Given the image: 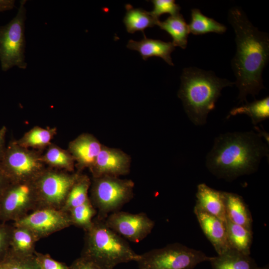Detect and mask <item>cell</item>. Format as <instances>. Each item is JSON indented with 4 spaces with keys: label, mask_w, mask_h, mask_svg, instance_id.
Segmentation results:
<instances>
[{
    "label": "cell",
    "mask_w": 269,
    "mask_h": 269,
    "mask_svg": "<svg viewBox=\"0 0 269 269\" xmlns=\"http://www.w3.org/2000/svg\"><path fill=\"white\" fill-rule=\"evenodd\" d=\"M228 20L235 34L236 52L231 65L238 99L239 103H247L248 95L255 97L264 88L262 73L269 59V37L254 26L239 7L229 10Z\"/></svg>",
    "instance_id": "1"
},
{
    "label": "cell",
    "mask_w": 269,
    "mask_h": 269,
    "mask_svg": "<svg viewBox=\"0 0 269 269\" xmlns=\"http://www.w3.org/2000/svg\"><path fill=\"white\" fill-rule=\"evenodd\" d=\"M269 155V145L258 133H226L215 137L205 164L217 178L232 181L255 172L262 158Z\"/></svg>",
    "instance_id": "2"
},
{
    "label": "cell",
    "mask_w": 269,
    "mask_h": 269,
    "mask_svg": "<svg viewBox=\"0 0 269 269\" xmlns=\"http://www.w3.org/2000/svg\"><path fill=\"white\" fill-rule=\"evenodd\" d=\"M180 79L178 97L188 118L197 126L207 123L208 115L215 109L222 90L235 84L217 77L211 71L195 67L184 68Z\"/></svg>",
    "instance_id": "3"
},
{
    "label": "cell",
    "mask_w": 269,
    "mask_h": 269,
    "mask_svg": "<svg viewBox=\"0 0 269 269\" xmlns=\"http://www.w3.org/2000/svg\"><path fill=\"white\" fill-rule=\"evenodd\" d=\"M105 221L97 217L86 230L85 245L81 256L103 269H113L121 263L136 262L139 255L120 235L109 228Z\"/></svg>",
    "instance_id": "4"
},
{
    "label": "cell",
    "mask_w": 269,
    "mask_h": 269,
    "mask_svg": "<svg viewBox=\"0 0 269 269\" xmlns=\"http://www.w3.org/2000/svg\"><path fill=\"white\" fill-rule=\"evenodd\" d=\"M211 258L201 251L175 243L139 255L136 262L138 269H193Z\"/></svg>",
    "instance_id": "5"
},
{
    "label": "cell",
    "mask_w": 269,
    "mask_h": 269,
    "mask_svg": "<svg viewBox=\"0 0 269 269\" xmlns=\"http://www.w3.org/2000/svg\"><path fill=\"white\" fill-rule=\"evenodd\" d=\"M134 183L131 179L103 176L93 178L91 203L98 210L97 218L105 220L120 209L134 196Z\"/></svg>",
    "instance_id": "6"
},
{
    "label": "cell",
    "mask_w": 269,
    "mask_h": 269,
    "mask_svg": "<svg viewBox=\"0 0 269 269\" xmlns=\"http://www.w3.org/2000/svg\"><path fill=\"white\" fill-rule=\"evenodd\" d=\"M26 1L20 0L16 15L7 24L0 26V62L3 71L14 66L22 69L27 67L24 55Z\"/></svg>",
    "instance_id": "7"
},
{
    "label": "cell",
    "mask_w": 269,
    "mask_h": 269,
    "mask_svg": "<svg viewBox=\"0 0 269 269\" xmlns=\"http://www.w3.org/2000/svg\"><path fill=\"white\" fill-rule=\"evenodd\" d=\"M39 151L22 147L10 141L0 162V169L10 183L35 180L46 168Z\"/></svg>",
    "instance_id": "8"
},
{
    "label": "cell",
    "mask_w": 269,
    "mask_h": 269,
    "mask_svg": "<svg viewBox=\"0 0 269 269\" xmlns=\"http://www.w3.org/2000/svg\"><path fill=\"white\" fill-rule=\"evenodd\" d=\"M80 174L78 171L69 174L47 167L34 181L37 199L53 205L65 201Z\"/></svg>",
    "instance_id": "9"
},
{
    "label": "cell",
    "mask_w": 269,
    "mask_h": 269,
    "mask_svg": "<svg viewBox=\"0 0 269 269\" xmlns=\"http://www.w3.org/2000/svg\"><path fill=\"white\" fill-rule=\"evenodd\" d=\"M106 225L113 231L134 243H139L152 231L155 223L143 212L132 214L118 211L105 219Z\"/></svg>",
    "instance_id": "10"
},
{
    "label": "cell",
    "mask_w": 269,
    "mask_h": 269,
    "mask_svg": "<svg viewBox=\"0 0 269 269\" xmlns=\"http://www.w3.org/2000/svg\"><path fill=\"white\" fill-rule=\"evenodd\" d=\"M72 223L71 217L63 212L53 209H44L19 220L16 225L33 234L46 235L67 227Z\"/></svg>",
    "instance_id": "11"
},
{
    "label": "cell",
    "mask_w": 269,
    "mask_h": 269,
    "mask_svg": "<svg viewBox=\"0 0 269 269\" xmlns=\"http://www.w3.org/2000/svg\"><path fill=\"white\" fill-rule=\"evenodd\" d=\"M131 156L120 149L102 145L95 162L89 169L93 178L103 176L119 177L129 173Z\"/></svg>",
    "instance_id": "12"
},
{
    "label": "cell",
    "mask_w": 269,
    "mask_h": 269,
    "mask_svg": "<svg viewBox=\"0 0 269 269\" xmlns=\"http://www.w3.org/2000/svg\"><path fill=\"white\" fill-rule=\"evenodd\" d=\"M34 181L9 184L0 199L1 211L5 216L14 215L33 200L37 199Z\"/></svg>",
    "instance_id": "13"
},
{
    "label": "cell",
    "mask_w": 269,
    "mask_h": 269,
    "mask_svg": "<svg viewBox=\"0 0 269 269\" xmlns=\"http://www.w3.org/2000/svg\"><path fill=\"white\" fill-rule=\"evenodd\" d=\"M102 145L95 136L89 133L81 134L69 142L67 150L75 160L78 171L93 166Z\"/></svg>",
    "instance_id": "14"
},
{
    "label": "cell",
    "mask_w": 269,
    "mask_h": 269,
    "mask_svg": "<svg viewBox=\"0 0 269 269\" xmlns=\"http://www.w3.org/2000/svg\"><path fill=\"white\" fill-rule=\"evenodd\" d=\"M194 212L203 232L214 247L218 255L230 249L227 236L226 224L196 205Z\"/></svg>",
    "instance_id": "15"
},
{
    "label": "cell",
    "mask_w": 269,
    "mask_h": 269,
    "mask_svg": "<svg viewBox=\"0 0 269 269\" xmlns=\"http://www.w3.org/2000/svg\"><path fill=\"white\" fill-rule=\"evenodd\" d=\"M143 36V38L138 41L129 40L127 47L138 51L144 60L156 56L162 58L169 65H174L171 54L175 50V46L172 42L148 38L144 34Z\"/></svg>",
    "instance_id": "16"
},
{
    "label": "cell",
    "mask_w": 269,
    "mask_h": 269,
    "mask_svg": "<svg viewBox=\"0 0 269 269\" xmlns=\"http://www.w3.org/2000/svg\"><path fill=\"white\" fill-rule=\"evenodd\" d=\"M196 197V206L226 224L223 191L211 188L205 183H200L197 185Z\"/></svg>",
    "instance_id": "17"
},
{
    "label": "cell",
    "mask_w": 269,
    "mask_h": 269,
    "mask_svg": "<svg viewBox=\"0 0 269 269\" xmlns=\"http://www.w3.org/2000/svg\"><path fill=\"white\" fill-rule=\"evenodd\" d=\"M226 218L232 222L252 231L253 219L243 197L232 192L223 191Z\"/></svg>",
    "instance_id": "18"
},
{
    "label": "cell",
    "mask_w": 269,
    "mask_h": 269,
    "mask_svg": "<svg viewBox=\"0 0 269 269\" xmlns=\"http://www.w3.org/2000/svg\"><path fill=\"white\" fill-rule=\"evenodd\" d=\"M212 269H269L260 267L250 255L230 249L217 256L211 257L209 262Z\"/></svg>",
    "instance_id": "19"
},
{
    "label": "cell",
    "mask_w": 269,
    "mask_h": 269,
    "mask_svg": "<svg viewBox=\"0 0 269 269\" xmlns=\"http://www.w3.org/2000/svg\"><path fill=\"white\" fill-rule=\"evenodd\" d=\"M56 134L55 127L43 128L35 126L14 141L22 147L40 151L47 148Z\"/></svg>",
    "instance_id": "20"
},
{
    "label": "cell",
    "mask_w": 269,
    "mask_h": 269,
    "mask_svg": "<svg viewBox=\"0 0 269 269\" xmlns=\"http://www.w3.org/2000/svg\"><path fill=\"white\" fill-rule=\"evenodd\" d=\"M159 27L167 32L172 38L174 46L185 49L187 45L189 34L188 24L180 13L170 15L163 21L158 20L156 24Z\"/></svg>",
    "instance_id": "21"
},
{
    "label": "cell",
    "mask_w": 269,
    "mask_h": 269,
    "mask_svg": "<svg viewBox=\"0 0 269 269\" xmlns=\"http://www.w3.org/2000/svg\"><path fill=\"white\" fill-rule=\"evenodd\" d=\"M125 7L126 13L123 22L127 31L130 33L140 31L144 34L145 29L154 26L159 20L154 18L149 11L141 8H134L129 4H126Z\"/></svg>",
    "instance_id": "22"
},
{
    "label": "cell",
    "mask_w": 269,
    "mask_h": 269,
    "mask_svg": "<svg viewBox=\"0 0 269 269\" xmlns=\"http://www.w3.org/2000/svg\"><path fill=\"white\" fill-rule=\"evenodd\" d=\"M227 239L231 249L250 255L253 231L235 224L228 218L226 225Z\"/></svg>",
    "instance_id": "23"
},
{
    "label": "cell",
    "mask_w": 269,
    "mask_h": 269,
    "mask_svg": "<svg viewBox=\"0 0 269 269\" xmlns=\"http://www.w3.org/2000/svg\"><path fill=\"white\" fill-rule=\"evenodd\" d=\"M42 159L46 166L57 170L71 172L75 166V160L69 151L53 143L42 154Z\"/></svg>",
    "instance_id": "24"
},
{
    "label": "cell",
    "mask_w": 269,
    "mask_h": 269,
    "mask_svg": "<svg viewBox=\"0 0 269 269\" xmlns=\"http://www.w3.org/2000/svg\"><path fill=\"white\" fill-rule=\"evenodd\" d=\"M245 114L248 116L252 120L255 126L258 123L269 118V97L261 100H255L252 102H247L241 106L233 108L227 119L237 115Z\"/></svg>",
    "instance_id": "25"
},
{
    "label": "cell",
    "mask_w": 269,
    "mask_h": 269,
    "mask_svg": "<svg viewBox=\"0 0 269 269\" xmlns=\"http://www.w3.org/2000/svg\"><path fill=\"white\" fill-rule=\"evenodd\" d=\"M188 28L189 32L194 35H202L210 32L222 34L227 30L225 25L204 15L198 8L191 10V21Z\"/></svg>",
    "instance_id": "26"
},
{
    "label": "cell",
    "mask_w": 269,
    "mask_h": 269,
    "mask_svg": "<svg viewBox=\"0 0 269 269\" xmlns=\"http://www.w3.org/2000/svg\"><path fill=\"white\" fill-rule=\"evenodd\" d=\"M91 184L89 177L81 174L69 192L65 201L66 208L70 210L88 200V192Z\"/></svg>",
    "instance_id": "27"
},
{
    "label": "cell",
    "mask_w": 269,
    "mask_h": 269,
    "mask_svg": "<svg viewBox=\"0 0 269 269\" xmlns=\"http://www.w3.org/2000/svg\"><path fill=\"white\" fill-rule=\"evenodd\" d=\"M32 233L21 227L16 229L12 235L13 253L21 256H32L31 254L34 243Z\"/></svg>",
    "instance_id": "28"
},
{
    "label": "cell",
    "mask_w": 269,
    "mask_h": 269,
    "mask_svg": "<svg viewBox=\"0 0 269 269\" xmlns=\"http://www.w3.org/2000/svg\"><path fill=\"white\" fill-rule=\"evenodd\" d=\"M1 269H39L35 257L6 254L0 261Z\"/></svg>",
    "instance_id": "29"
},
{
    "label": "cell",
    "mask_w": 269,
    "mask_h": 269,
    "mask_svg": "<svg viewBox=\"0 0 269 269\" xmlns=\"http://www.w3.org/2000/svg\"><path fill=\"white\" fill-rule=\"evenodd\" d=\"M71 219L72 223L84 227L87 230L92 223V218L96 210L89 199L84 204L70 210Z\"/></svg>",
    "instance_id": "30"
},
{
    "label": "cell",
    "mask_w": 269,
    "mask_h": 269,
    "mask_svg": "<svg viewBox=\"0 0 269 269\" xmlns=\"http://www.w3.org/2000/svg\"><path fill=\"white\" fill-rule=\"evenodd\" d=\"M153 8L149 11L151 15L156 19L163 14L169 13L175 15L179 13L180 6L174 0H152Z\"/></svg>",
    "instance_id": "31"
},
{
    "label": "cell",
    "mask_w": 269,
    "mask_h": 269,
    "mask_svg": "<svg viewBox=\"0 0 269 269\" xmlns=\"http://www.w3.org/2000/svg\"><path fill=\"white\" fill-rule=\"evenodd\" d=\"M35 258L39 269H69L65 264L53 259L49 255L37 254Z\"/></svg>",
    "instance_id": "32"
},
{
    "label": "cell",
    "mask_w": 269,
    "mask_h": 269,
    "mask_svg": "<svg viewBox=\"0 0 269 269\" xmlns=\"http://www.w3.org/2000/svg\"><path fill=\"white\" fill-rule=\"evenodd\" d=\"M69 269H103L92 261L81 257L76 260Z\"/></svg>",
    "instance_id": "33"
},
{
    "label": "cell",
    "mask_w": 269,
    "mask_h": 269,
    "mask_svg": "<svg viewBox=\"0 0 269 269\" xmlns=\"http://www.w3.org/2000/svg\"><path fill=\"white\" fill-rule=\"evenodd\" d=\"M7 129L5 126H3L0 129V162L4 154L6 146L5 145V135Z\"/></svg>",
    "instance_id": "34"
},
{
    "label": "cell",
    "mask_w": 269,
    "mask_h": 269,
    "mask_svg": "<svg viewBox=\"0 0 269 269\" xmlns=\"http://www.w3.org/2000/svg\"><path fill=\"white\" fill-rule=\"evenodd\" d=\"M10 183V182L8 178L0 169V199Z\"/></svg>",
    "instance_id": "35"
},
{
    "label": "cell",
    "mask_w": 269,
    "mask_h": 269,
    "mask_svg": "<svg viewBox=\"0 0 269 269\" xmlns=\"http://www.w3.org/2000/svg\"><path fill=\"white\" fill-rule=\"evenodd\" d=\"M6 240V233L3 229L0 228V261L6 255L4 254Z\"/></svg>",
    "instance_id": "36"
},
{
    "label": "cell",
    "mask_w": 269,
    "mask_h": 269,
    "mask_svg": "<svg viewBox=\"0 0 269 269\" xmlns=\"http://www.w3.org/2000/svg\"><path fill=\"white\" fill-rule=\"evenodd\" d=\"M15 1L13 0H0V12L13 9Z\"/></svg>",
    "instance_id": "37"
},
{
    "label": "cell",
    "mask_w": 269,
    "mask_h": 269,
    "mask_svg": "<svg viewBox=\"0 0 269 269\" xmlns=\"http://www.w3.org/2000/svg\"><path fill=\"white\" fill-rule=\"evenodd\" d=\"M255 129H256V131L258 132V133L261 136V137L265 139L267 142L268 143V144H269V134L265 131L260 130L259 128L256 126H255Z\"/></svg>",
    "instance_id": "38"
},
{
    "label": "cell",
    "mask_w": 269,
    "mask_h": 269,
    "mask_svg": "<svg viewBox=\"0 0 269 269\" xmlns=\"http://www.w3.org/2000/svg\"></svg>",
    "instance_id": "39"
}]
</instances>
